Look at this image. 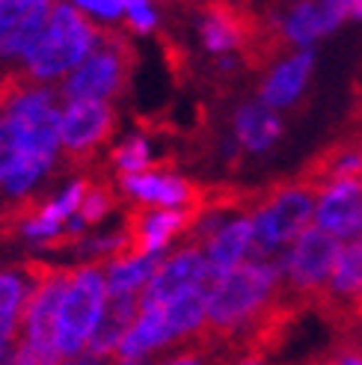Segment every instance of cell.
Segmentation results:
<instances>
[{"instance_id":"30","label":"cell","mask_w":362,"mask_h":365,"mask_svg":"<svg viewBox=\"0 0 362 365\" xmlns=\"http://www.w3.org/2000/svg\"><path fill=\"white\" fill-rule=\"evenodd\" d=\"M348 24H362V0H348Z\"/></svg>"},{"instance_id":"27","label":"cell","mask_w":362,"mask_h":365,"mask_svg":"<svg viewBox=\"0 0 362 365\" xmlns=\"http://www.w3.org/2000/svg\"><path fill=\"white\" fill-rule=\"evenodd\" d=\"M315 365H362V341L356 336L341 339L338 344L330 348V354Z\"/></svg>"},{"instance_id":"17","label":"cell","mask_w":362,"mask_h":365,"mask_svg":"<svg viewBox=\"0 0 362 365\" xmlns=\"http://www.w3.org/2000/svg\"><path fill=\"white\" fill-rule=\"evenodd\" d=\"M193 223V214L187 211H160V208H140L128 217V232L134 252L143 255H167L170 247L187 241V232Z\"/></svg>"},{"instance_id":"10","label":"cell","mask_w":362,"mask_h":365,"mask_svg":"<svg viewBox=\"0 0 362 365\" xmlns=\"http://www.w3.org/2000/svg\"><path fill=\"white\" fill-rule=\"evenodd\" d=\"M193 30L202 51L208 57H214V63L232 60V57L247 60L252 45L262 39V27L256 18L247 15L244 9L223 6V4L199 9Z\"/></svg>"},{"instance_id":"8","label":"cell","mask_w":362,"mask_h":365,"mask_svg":"<svg viewBox=\"0 0 362 365\" xmlns=\"http://www.w3.org/2000/svg\"><path fill=\"white\" fill-rule=\"evenodd\" d=\"M30 270H33V291L21 324V344L39 356L42 365H60L63 356L57 351V318L71 270L42 262H33Z\"/></svg>"},{"instance_id":"22","label":"cell","mask_w":362,"mask_h":365,"mask_svg":"<svg viewBox=\"0 0 362 365\" xmlns=\"http://www.w3.org/2000/svg\"><path fill=\"white\" fill-rule=\"evenodd\" d=\"M327 178H362V140H345L321 158L315 181Z\"/></svg>"},{"instance_id":"24","label":"cell","mask_w":362,"mask_h":365,"mask_svg":"<svg viewBox=\"0 0 362 365\" xmlns=\"http://www.w3.org/2000/svg\"><path fill=\"white\" fill-rule=\"evenodd\" d=\"M155 365H220V351L208 341L185 344V348H175L167 356L155 359Z\"/></svg>"},{"instance_id":"16","label":"cell","mask_w":362,"mask_h":365,"mask_svg":"<svg viewBox=\"0 0 362 365\" xmlns=\"http://www.w3.org/2000/svg\"><path fill=\"white\" fill-rule=\"evenodd\" d=\"M205 252V259L214 270V279L244 267L247 262L259 259L256 252V232H252V220H249V202H244L238 211H232L226 220L220 223L211 238L205 244H199Z\"/></svg>"},{"instance_id":"1","label":"cell","mask_w":362,"mask_h":365,"mask_svg":"<svg viewBox=\"0 0 362 365\" xmlns=\"http://www.w3.org/2000/svg\"><path fill=\"white\" fill-rule=\"evenodd\" d=\"M285 303L276 259H252L208 288V344L217 351L262 348Z\"/></svg>"},{"instance_id":"33","label":"cell","mask_w":362,"mask_h":365,"mask_svg":"<svg viewBox=\"0 0 362 365\" xmlns=\"http://www.w3.org/2000/svg\"><path fill=\"white\" fill-rule=\"evenodd\" d=\"M60 365H78V362H71V359H66V362H60Z\"/></svg>"},{"instance_id":"14","label":"cell","mask_w":362,"mask_h":365,"mask_svg":"<svg viewBox=\"0 0 362 365\" xmlns=\"http://www.w3.org/2000/svg\"><path fill=\"white\" fill-rule=\"evenodd\" d=\"M315 185V229L338 244L362 241V178H327Z\"/></svg>"},{"instance_id":"23","label":"cell","mask_w":362,"mask_h":365,"mask_svg":"<svg viewBox=\"0 0 362 365\" xmlns=\"http://www.w3.org/2000/svg\"><path fill=\"white\" fill-rule=\"evenodd\" d=\"M119 205V190H113L110 185L104 181H89V190H86V199L81 205V220L86 226H95L101 220H107Z\"/></svg>"},{"instance_id":"18","label":"cell","mask_w":362,"mask_h":365,"mask_svg":"<svg viewBox=\"0 0 362 365\" xmlns=\"http://www.w3.org/2000/svg\"><path fill=\"white\" fill-rule=\"evenodd\" d=\"M321 303L333 315L348 318L351 324L362 318V241L341 244L336 270H333Z\"/></svg>"},{"instance_id":"28","label":"cell","mask_w":362,"mask_h":365,"mask_svg":"<svg viewBox=\"0 0 362 365\" xmlns=\"http://www.w3.org/2000/svg\"><path fill=\"white\" fill-rule=\"evenodd\" d=\"M220 365H274L262 348H234L220 354Z\"/></svg>"},{"instance_id":"9","label":"cell","mask_w":362,"mask_h":365,"mask_svg":"<svg viewBox=\"0 0 362 365\" xmlns=\"http://www.w3.org/2000/svg\"><path fill=\"white\" fill-rule=\"evenodd\" d=\"M119 193L140 208L187 211V214H196L208 199V193L193 178L181 175L178 170H170V167H152L137 175H122Z\"/></svg>"},{"instance_id":"21","label":"cell","mask_w":362,"mask_h":365,"mask_svg":"<svg viewBox=\"0 0 362 365\" xmlns=\"http://www.w3.org/2000/svg\"><path fill=\"white\" fill-rule=\"evenodd\" d=\"M152 160H155V145L146 134H140V131L122 137L110 149V163L119 170V178L152 170Z\"/></svg>"},{"instance_id":"6","label":"cell","mask_w":362,"mask_h":365,"mask_svg":"<svg viewBox=\"0 0 362 365\" xmlns=\"http://www.w3.org/2000/svg\"><path fill=\"white\" fill-rule=\"evenodd\" d=\"M348 24V0H297L259 18L276 51H315Z\"/></svg>"},{"instance_id":"19","label":"cell","mask_w":362,"mask_h":365,"mask_svg":"<svg viewBox=\"0 0 362 365\" xmlns=\"http://www.w3.org/2000/svg\"><path fill=\"white\" fill-rule=\"evenodd\" d=\"M30 291H33L30 264L0 267V356L15 351L12 344H15L18 336H21Z\"/></svg>"},{"instance_id":"7","label":"cell","mask_w":362,"mask_h":365,"mask_svg":"<svg viewBox=\"0 0 362 365\" xmlns=\"http://www.w3.org/2000/svg\"><path fill=\"white\" fill-rule=\"evenodd\" d=\"M338 252H341V244L330 238L327 232H321L315 226L309 232H303L276 259L279 273H282L285 303L324 300V291L330 285Z\"/></svg>"},{"instance_id":"11","label":"cell","mask_w":362,"mask_h":365,"mask_svg":"<svg viewBox=\"0 0 362 365\" xmlns=\"http://www.w3.org/2000/svg\"><path fill=\"white\" fill-rule=\"evenodd\" d=\"M315 68H318L315 51H276L259 75L256 98L276 113L294 110L309 93L315 81Z\"/></svg>"},{"instance_id":"12","label":"cell","mask_w":362,"mask_h":365,"mask_svg":"<svg viewBox=\"0 0 362 365\" xmlns=\"http://www.w3.org/2000/svg\"><path fill=\"white\" fill-rule=\"evenodd\" d=\"M116 131V110L104 101H66L60 119V143L63 158L68 163H89L95 152L113 137Z\"/></svg>"},{"instance_id":"26","label":"cell","mask_w":362,"mask_h":365,"mask_svg":"<svg viewBox=\"0 0 362 365\" xmlns=\"http://www.w3.org/2000/svg\"><path fill=\"white\" fill-rule=\"evenodd\" d=\"M78 9L101 27H113L125 21V0H78Z\"/></svg>"},{"instance_id":"25","label":"cell","mask_w":362,"mask_h":365,"mask_svg":"<svg viewBox=\"0 0 362 365\" xmlns=\"http://www.w3.org/2000/svg\"><path fill=\"white\" fill-rule=\"evenodd\" d=\"M160 24V12L146 0H125V27L137 36H149Z\"/></svg>"},{"instance_id":"29","label":"cell","mask_w":362,"mask_h":365,"mask_svg":"<svg viewBox=\"0 0 362 365\" xmlns=\"http://www.w3.org/2000/svg\"><path fill=\"white\" fill-rule=\"evenodd\" d=\"M12 365H42L39 356H36L30 348H24L21 341L15 344V351H12Z\"/></svg>"},{"instance_id":"20","label":"cell","mask_w":362,"mask_h":365,"mask_svg":"<svg viewBox=\"0 0 362 365\" xmlns=\"http://www.w3.org/2000/svg\"><path fill=\"white\" fill-rule=\"evenodd\" d=\"M164 262V255H143V252H128L122 259H113L104 264L107 277V291L110 297H143L146 288L152 285L155 273Z\"/></svg>"},{"instance_id":"13","label":"cell","mask_w":362,"mask_h":365,"mask_svg":"<svg viewBox=\"0 0 362 365\" xmlns=\"http://www.w3.org/2000/svg\"><path fill=\"white\" fill-rule=\"evenodd\" d=\"M211 282H214V270L202 247L185 241L164 255V262H160L155 279L146 288V294L140 297V303L167 306L185 294H193V291H208Z\"/></svg>"},{"instance_id":"15","label":"cell","mask_w":362,"mask_h":365,"mask_svg":"<svg viewBox=\"0 0 362 365\" xmlns=\"http://www.w3.org/2000/svg\"><path fill=\"white\" fill-rule=\"evenodd\" d=\"M282 137H285L282 113L270 110L259 98L241 101L229 116V140L238 145L241 155L264 158L282 143Z\"/></svg>"},{"instance_id":"32","label":"cell","mask_w":362,"mask_h":365,"mask_svg":"<svg viewBox=\"0 0 362 365\" xmlns=\"http://www.w3.org/2000/svg\"><path fill=\"white\" fill-rule=\"evenodd\" d=\"M0 365H12V351H9V354H4V356H0Z\"/></svg>"},{"instance_id":"31","label":"cell","mask_w":362,"mask_h":365,"mask_svg":"<svg viewBox=\"0 0 362 365\" xmlns=\"http://www.w3.org/2000/svg\"><path fill=\"white\" fill-rule=\"evenodd\" d=\"M353 336L362 341V318H356V321H353Z\"/></svg>"},{"instance_id":"4","label":"cell","mask_w":362,"mask_h":365,"mask_svg":"<svg viewBox=\"0 0 362 365\" xmlns=\"http://www.w3.org/2000/svg\"><path fill=\"white\" fill-rule=\"evenodd\" d=\"M110 291H107L104 264H81L68 273V285L57 318V351L66 359L86 354L89 341L104 321Z\"/></svg>"},{"instance_id":"3","label":"cell","mask_w":362,"mask_h":365,"mask_svg":"<svg viewBox=\"0 0 362 365\" xmlns=\"http://www.w3.org/2000/svg\"><path fill=\"white\" fill-rule=\"evenodd\" d=\"M98 36L101 27L89 21L78 9V4H57L48 33L42 36L39 48L33 51V57L24 63V78L45 86L51 81H66L95 51Z\"/></svg>"},{"instance_id":"5","label":"cell","mask_w":362,"mask_h":365,"mask_svg":"<svg viewBox=\"0 0 362 365\" xmlns=\"http://www.w3.org/2000/svg\"><path fill=\"white\" fill-rule=\"evenodd\" d=\"M137 63V53L128 42V36L101 27L95 51L83 60L78 71L63 81L60 96L66 101H104L110 104L116 96L125 93V86L131 81V71Z\"/></svg>"},{"instance_id":"2","label":"cell","mask_w":362,"mask_h":365,"mask_svg":"<svg viewBox=\"0 0 362 365\" xmlns=\"http://www.w3.org/2000/svg\"><path fill=\"white\" fill-rule=\"evenodd\" d=\"M315 178L279 181L249 199V220L256 232L259 259H279L303 232L315 226Z\"/></svg>"}]
</instances>
